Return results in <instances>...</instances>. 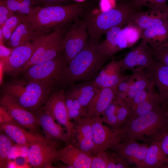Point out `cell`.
<instances>
[{
  "mask_svg": "<svg viewBox=\"0 0 168 168\" xmlns=\"http://www.w3.org/2000/svg\"><path fill=\"white\" fill-rule=\"evenodd\" d=\"M98 40L91 38L82 49L67 64L58 83L72 85L78 82L93 80L109 58L100 52Z\"/></svg>",
  "mask_w": 168,
  "mask_h": 168,
  "instance_id": "cell-1",
  "label": "cell"
},
{
  "mask_svg": "<svg viewBox=\"0 0 168 168\" xmlns=\"http://www.w3.org/2000/svg\"><path fill=\"white\" fill-rule=\"evenodd\" d=\"M142 9L136 7L133 0H120L109 10L87 14L84 21L91 38L98 40L111 28L116 26L124 28L133 22L134 15Z\"/></svg>",
  "mask_w": 168,
  "mask_h": 168,
  "instance_id": "cell-2",
  "label": "cell"
},
{
  "mask_svg": "<svg viewBox=\"0 0 168 168\" xmlns=\"http://www.w3.org/2000/svg\"><path fill=\"white\" fill-rule=\"evenodd\" d=\"M166 110L161 107L125 123L120 131L123 141L131 139L151 143L168 132Z\"/></svg>",
  "mask_w": 168,
  "mask_h": 168,
  "instance_id": "cell-3",
  "label": "cell"
},
{
  "mask_svg": "<svg viewBox=\"0 0 168 168\" xmlns=\"http://www.w3.org/2000/svg\"><path fill=\"white\" fill-rule=\"evenodd\" d=\"M88 4L83 2L44 6L32 16H27L26 20L40 35L44 34L58 26L77 19L84 13Z\"/></svg>",
  "mask_w": 168,
  "mask_h": 168,
  "instance_id": "cell-4",
  "label": "cell"
},
{
  "mask_svg": "<svg viewBox=\"0 0 168 168\" xmlns=\"http://www.w3.org/2000/svg\"><path fill=\"white\" fill-rule=\"evenodd\" d=\"M52 89L34 81L17 80L5 84L2 91L36 114L47 101Z\"/></svg>",
  "mask_w": 168,
  "mask_h": 168,
  "instance_id": "cell-5",
  "label": "cell"
},
{
  "mask_svg": "<svg viewBox=\"0 0 168 168\" xmlns=\"http://www.w3.org/2000/svg\"><path fill=\"white\" fill-rule=\"evenodd\" d=\"M67 24L58 26L51 33L40 35L34 40L36 44L35 49L18 73L25 72L32 65L51 60L61 55L64 50V37L68 29Z\"/></svg>",
  "mask_w": 168,
  "mask_h": 168,
  "instance_id": "cell-6",
  "label": "cell"
},
{
  "mask_svg": "<svg viewBox=\"0 0 168 168\" xmlns=\"http://www.w3.org/2000/svg\"><path fill=\"white\" fill-rule=\"evenodd\" d=\"M68 64L64 55L42 63L30 67L25 71L26 79L41 83L52 88L58 82L62 73Z\"/></svg>",
  "mask_w": 168,
  "mask_h": 168,
  "instance_id": "cell-7",
  "label": "cell"
},
{
  "mask_svg": "<svg viewBox=\"0 0 168 168\" xmlns=\"http://www.w3.org/2000/svg\"><path fill=\"white\" fill-rule=\"evenodd\" d=\"M58 140H48L35 143L28 148L27 160L35 168H54L57 161L59 143Z\"/></svg>",
  "mask_w": 168,
  "mask_h": 168,
  "instance_id": "cell-8",
  "label": "cell"
},
{
  "mask_svg": "<svg viewBox=\"0 0 168 168\" xmlns=\"http://www.w3.org/2000/svg\"><path fill=\"white\" fill-rule=\"evenodd\" d=\"M42 108L55 120L65 127L72 144L76 130L74 123L71 122L69 117L64 91H55L50 94Z\"/></svg>",
  "mask_w": 168,
  "mask_h": 168,
  "instance_id": "cell-9",
  "label": "cell"
},
{
  "mask_svg": "<svg viewBox=\"0 0 168 168\" xmlns=\"http://www.w3.org/2000/svg\"><path fill=\"white\" fill-rule=\"evenodd\" d=\"M0 105L4 107L21 126L33 132L40 133L38 118L33 113L23 107L9 96L3 94Z\"/></svg>",
  "mask_w": 168,
  "mask_h": 168,
  "instance_id": "cell-10",
  "label": "cell"
},
{
  "mask_svg": "<svg viewBox=\"0 0 168 168\" xmlns=\"http://www.w3.org/2000/svg\"><path fill=\"white\" fill-rule=\"evenodd\" d=\"M100 117L90 119L97 153L111 149L123 141L120 129H110L104 125Z\"/></svg>",
  "mask_w": 168,
  "mask_h": 168,
  "instance_id": "cell-11",
  "label": "cell"
},
{
  "mask_svg": "<svg viewBox=\"0 0 168 168\" xmlns=\"http://www.w3.org/2000/svg\"><path fill=\"white\" fill-rule=\"evenodd\" d=\"M67 30L65 37L64 56L68 64L82 49L87 40L88 31L84 21L75 20Z\"/></svg>",
  "mask_w": 168,
  "mask_h": 168,
  "instance_id": "cell-12",
  "label": "cell"
},
{
  "mask_svg": "<svg viewBox=\"0 0 168 168\" xmlns=\"http://www.w3.org/2000/svg\"><path fill=\"white\" fill-rule=\"evenodd\" d=\"M154 60L151 49L147 42L142 39L139 44L132 49L119 62L123 71L130 70L133 72L148 69Z\"/></svg>",
  "mask_w": 168,
  "mask_h": 168,
  "instance_id": "cell-13",
  "label": "cell"
},
{
  "mask_svg": "<svg viewBox=\"0 0 168 168\" xmlns=\"http://www.w3.org/2000/svg\"><path fill=\"white\" fill-rule=\"evenodd\" d=\"M36 45L34 41L13 49L10 55L1 60L4 72L16 74L21 68L29 60L35 51Z\"/></svg>",
  "mask_w": 168,
  "mask_h": 168,
  "instance_id": "cell-14",
  "label": "cell"
},
{
  "mask_svg": "<svg viewBox=\"0 0 168 168\" xmlns=\"http://www.w3.org/2000/svg\"><path fill=\"white\" fill-rule=\"evenodd\" d=\"M74 123L76 131L73 145L89 155H96L97 153L90 119L85 116Z\"/></svg>",
  "mask_w": 168,
  "mask_h": 168,
  "instance_id": "cell-15",
  "label": "cell"
},
{
  "mask_svg": "<svg viewBox=\"0 0 168 168\" xmlns=\"http://www.w3.org/2000/svg\"><path fill=\"white\" fill-rule=\"evenodd\" d=\"M0 129L20 146L29 148L35 143L46 140L40 133L33 132L16 124L1 125Z\"/></svg>",
  "mask_w": 168,
  "mask_h": 168,
  "instance_id": "cell-16",
  "label": "cell"
},
{
  "mask_svg": "<svg viewBox=\"0 0 168 168\" xmlns=\"http://www.w3.org/2000/svg\"><path fill=\"white\" fill-rule=\"evenodd\" d=\"M92 157L69 144L58 150L57 161H61L70 168H91Z\"/></svg>",
  "mask_w": 168,
  "mask_h": 168,
  "instance_id": "cell-17",
  "label": "cell"
},
{
  "mask_svg": "<svg viewBox=\"0 0 168 168\" xmlns=\"http://www.w3.org/2000/svg\"><path fill=\"white\" fill-rule=\"evenodd\" d=\"M119 61L113 59L102 67L93 83L99 88L118 87L127 77L124 76Z\"/></svg>",
  "mask_w": 168,
  "mask_h": 168,
  "instance_id": "cell-18",
  "label": "cell"
},
{
  "mask_svg": "<svg viewBox=\"0 0 168 168\" xmlns=\"http://www.w3.org/2000/svg\"><path fill=\"white\" fill-rule=\"evenodd\" d=\"M118 87L100 88L86 108V117L89 119L100 117L116 98Z\"/></svg>",
  "mask_w": 168,
  "mask_h": 168,
  "instance_id": "cell-19",
  "label": "cell"
},
{
  "mask_svg": "<svg viewBox=\"0 0 168 168\" xmlns=\"http://www.w3.org/2000/svg\"><path fill=\"white\" fill-rule=\"evenodd\" d=\"M158 91L161 107L168 108V67L155 59L147 69Z\"/></svg>",
  "mask_w": 168,
  "mask_h": 168,
  "instance_id": "cell-20",
  "label": "cell"
},
{
  "mask_svg": "<svg viewBox=\"0 0 168 168\" xmlns=\"http://www.w3.org/2000/svg\"><path fill=\"white\" fill-rule=\"evenodd\" d=\"M38 117L44 136L46 140H58L71 144V141L61 125L57 124L54 119L42 108L36 114Z\"/></svg>",
  "mask_w": 168,
  "mask_h": 168,
  "instance_id": "cell-21",
  "label": "cell"
},
{
  "mask_svg": "<svg viewBox=\"0 0 168 168\" xmlns=\"http://www.w3.org/2000/svg\"><path fill=\"white\" fill-rule=\"evenodd\" d=\"M132 72L127 78L129 87L126 101L130 105L132 99L138 93L155 86L147 69H141Z\"/></svg>",
  "mask_w": 168,
  "mask_h": 168,
  "instance_id": "cell-22",
  "label": "cell"
},
{
  "mask_svg": "<svg viewBox=\"0 0 168 168\" xmlns=\"http://www.w3.org/2000/svg\"><path fill=\"white\" fill-rule=\"evenodd\" d=\"M100 88L92 81L72 85L65 94L77 100L86 109L89 105Z\"/></svg>",
  "mask_w": 168,
  "mask_h": 168,
  "instance_id": "cell-23",
  "label": "cell"
},
{
  "mask_svg": "<svg viewBox=\"0 0 168 168\" xmlns=\"http://www.w3.org/2000/svg\"><path fill=\"white\" fill-rule=\"evenodd\" d=\"M40 35L27 20L21 23L15 29L8 40L12 49L32 42Z\"/></svg>",
  "mask_w": 168,
  "mask_h": 168,
  "instance_id": "cell-24",
  "label": "cell"
},
{
  "mask_svg": "<svg viewBox=\"0 0 168 168\" xmlns=\"http://www.w3.org/2000/svg\"><path fill=\"white\" fill-rule=\"evenodd\" d=\"M141 38L145 40L152 49L168 45V25L165 24L143 30Z\"/></svg>",
  "mask_w": 168,
  "mask_h": 168,
  "instance_id": "cell-25",
  "label": "cell"
},
{
  "mask_svg": "<svg viewBox=\"0 0 168 168\" xmlns=\"http://www.w3.org/2000/svg\"><path fill=\"white\" fill-rule=\"evenodd\" d=\"M168 156L163 151L159 141L150 143L140 168H163Z\"/></svg>",
  "mask_w": 168,
  "mask_h": 168,
  "instance_id": "cell-26",
  "label": "cell"
},
{
  "mask_svg": "<svg viewBox=\"0 0 168 168\" xmlns=\"http://www.w3.org/2000/svg\"><path fill=\"white\" fill-rule=\"evenodd\" d=\"M133 22L143 30L167 24L164 13L150 10L137 12Z\"/></svg>",
  "mask_w": 168,
  "mask_h": 168,
  "instance_id": "cell-27",
  "label": "cell"
},
{
  "mask_svg": "<svg viewBox=\"0 0 168 168\" xmlns=\"http://www.w3.org/2000/svg\"><path fill=\"white\" fill-rule=\"evenodd\" d=\"M122 27L116 26L109 29L105 33V40L99 44L100 50L104 56L109 58L120 50L119 45V36Z\"/></svg>",
  "mask_w": 168,
  "mask_h": 168,
  "instance_id": "cell-28",
  "label": "cell"
},
{
  "mask_svg": "<svg viewBox=\"0 0 168 168\" xmlns=\"http://www.w3.org/2000/svg\"><path fill=\"white\" fill-rule=\"evenodd\" d=\"M142 31L143 30L134 22L123 28L119 40L120 50L132 46L141 38Z\"/></svg>",
  "mask_w": 168,
  "mask_h": 168,
  "instance_id": "cell-29",
  "label": "cell"
},
{
  "mask_svg": "<svg viewBox=\"0 0 168 168\" xmlns=\"http://www.w3.org/2000/svg\"><path fill=\"white\" fill-rule=\"evenodd\" d=\"M142 143L133 139H126L111 149L113 152L126 161L130 165Z\"/></svg>",
  "mask_w": 168,
  "mask_h": 168,
  "instance_id": "cell-30",
  "label": "cell"
},
{
  "mask_svg": "<svg viewBox=\"0 0 168 168\" xmlns=\"http://www.w3.org/2000/svg\"><path fill=\"white\" fill-rule=\"evenodd\" d=\"M161 107V104L159 95L154 91L146 100L131 110L130 117L126 122Z\"/></svg>",
  "mask_w": 168,
  "mask_h": 168,
  "instance_id": "cell-31",
  "label": "cell"
},
{
  "mask_svg": "<svg viewBox=\"0 0 168 168\" xmlns=\"http://www.w3.org/2000/svg\"><path fill=\"white\" fill-rule=\"evenodd\" d=\"M27 16L23 14H15L9 18L1 28L3 35V42L8 40L16 27L22 22L26 21Z\"/></svg>",
  "mask_w": 168,
  "mask_h": 168,
  "instance_id": "cell-32",
  "label": "cell"
},
{
  "mask_svg": "<svg viewBox=\"0 0 168 168\" xmlns=\"http://www.w3.org/2000/svg\"><path fill=\"white\" fill-rule=\"evenodd\" d=\"M119 102V99L117 97L106 109L100 117L103 123L108 124L112 128L115 129H119L117 116Z\"/></svg>",
  "mask_w": 168,
  "mask_h": 168,
  "instance_id": "cell-33",
  "label": "cell"
},
{
  "mask_svg": "<svg viewBox=\"0 0 168 168\" xmlns=\"http://www.w3.org/2000/svg\"><path fill=\"white\" fill-rule=\"evenodd\" d=\"M15 143L7 135L0 131V168H7L9 165V152Z\"/></svg>",
  "mask_w": 168,
  "mask_h": 168,
  "instance_id": "cell-34",
  "label": "cell"
},
{
  "mask_svg": "<svg viewBox=\"0 0 168 168\" xmlns=\"http://www.w3.org/2000/svg\"><path fill=\"white\" fill-rule=\"evenodd\" d=\"M65 102L70 120L75 121L86 116V109L77 100L65 95Z\"/></svg>",
  "mask_w": 168,
  "mask_h": 168,
  "instance_id": "cell-35",
  "label": "cell"
},
{
  "mask_svg": "<svg viewBox=\"0 0 168 168\" xmlns=\"http://www.w3.org/2000/svg\"><path fill=\"white\" fill-rule=\"evenodd\" d=\"M167 0H133L135 6L139 8L143 6L148 7L149 10L164 13L168 9Z\"/></svg>",
  "mask_w": 168,
  "mask_h": 168,
  "instance_id": "cell-36",
  "label": "cell"
},
{
  "mask_svg": "<svg viewBox=\"0 0 168 168\" xmlns=\"http://www.w3.org/2000/svg\"><path fill=\"white\" fill-rule=\"evenodd\" d=\"M118 98L119 99V102L117 111V116L118 124L120 129L130 117L131 109L130 105L126 101Z\"/></svg>",
  "mask_w": 168,
  "mask_h": 168,
  "instance_id": "cell-37",
  "label": "cell"
},
{
  "mask_svg": "<svg viewBox=\"0 0 168 168\" xmlns=\"http://www.w3.org/2000/svg\"><path fill=\"white\" fill-rule=\"evenodd\" d=\"M109 160V151L108 150L98 152L92 156L91 168H107Z\"/></svg>",
  "mask_w": 168,
  "mask_h": 168,
  "instance_id": "cell-38",
  "label": "cell"
},
{
  "mask_svg": "<svg viewBox=\"0 0 168 168\" xmlns=\"http://www.w3.org/2000/svg\"><path fill=\"white\" fill-rule=\"evenodd\" d=\"M129 163L116 153L109 152V160L107 168H129Z\"/></svg>",
  "mask_w": 168,
  "mask_h": 168,
  "instance_id": "cell-39",
  "label": "cell"
},
{
  "mask_svg": "<svg viewBox=\"0 0 168 168\" xmlns=\"http://www.w3.org/2000/svg\"><path fill=\"white\" fill-rule=\"evenodd\" d=\"M154 86L141 91L133 98L130 103L131 110L133 109L146 100L154 91Z\"/></svg>",
  "mask_w": 168,
  "mask_h": 168,
  "instance_id": "cell-40",
  "label": "cell"
},
{
  "mask_svg": "<svg viewBox=\"0 0 168 168\" xmlns=\"http://www.w3.org/2000/svg\"><path fill=\"white\" fill-rule=\"evenodd\" d=\"M150 144L148 143H142L138 151L132 160V164L135 165L138 168H141Z\"/></svg>",
  "mask_w": 168,
  "mask_h": 168,
  "instance_id": "cell-41",
  "label": "cell"
},
{
  "mask_svg": "<svg viewBox=\"0 0 168 168\" xmlns=\"http://www.w3.org/2000/svg\"><path fill=\"white\" fill-rule=\"evenodd\" d=\"M152 51L155 60L168 67V45L157 49H152Z\"/></svg>",
  "mask_w": 168,
  "mask_h": 168,
  "instance_id": "cell-42",
  "label": "cell"
},
{
  "mask_svg": "<svg viewBox=\"0 0 168 168\" xmlns=\"http://www.w3.org/2000/svg\"><path fill=\"white\" fill-rule=\"evenodd\" d=\"M16 13L0 1V27H1L7 20Z\"/></svg>",
  "mask_w": 168,
  "mask_h": 168,
  "instance_id": "cell-43",
  "label": "cell"
},
{
  "mask_svg": "<svg viewBox=\"0 0 168 168\" xmlns=\"http://www.w3.org/2000/svg\"><path fill=\"white\" fill-rule=\"evenodd\" d=\"M7 124H14L19 125L14 120L7 110L3 107L0 105V125Z\"/></svg>",
  "mask_w": 168,
  "mask_h": 168,
  "instance_id": "cell-44",
  "label": "cell"
},
{
  "mask_svg": "<svg viewBox=\"0 0 168 168\" xmlns=\"http://www.w3.org/2000/svg\"><path fill=\"white\" fill-rule=\"evenodd\" d=\"M0 1L16 14H18L19 9L23 5L18 0H0Z\"/></svg>",
  "mask_w": 168,
  "mask_h": 168,
  "instance_id": "cell-45",
  "label": "cell"
},
{
  "mask_svg": "<svg viewBox=\"0 0 168 168\" xmlns=\"http://www.w3.org/2000/svg\"><path fill=\"white\" fill-rule=\"evenodd\" d=\"M115 0H100V7L101 12L107 10L116 5Z\"/></svg>",
  "mask_w": 168,
  "mask_h": 168,
  "instance_id": "cell-46",
  "label": "cell"
},
{
  "mask_svg": "<svg viewBox=\"0 0 168 168\" xmlns=\"http://www.w3.org/2000/svg\"><path fill=\"white\" fill-rule=\"evenodd\" d=\"M13 49L9 48L4 46L3 43L0 45V56L1 60H4L7 58L11 54Z\"/></svg>",
  "mask_w": 168,
  "mask_h": 168,
  "instance_id": "cell-47",
  "label": "cell"
},
{
  "mask_svg": "<svg viewBox=\"0 0 168 168\" xmlns=\"http://www.w3.org/2000/svg\"><path fill=\"white\" fill-rule=\"evenodd\" d=\"M159 142L163 151L168 156V132L162 136Z\"/></svg>",
  "mask_w": 168,
  "mask_h": 168,
  "instance_id": "cell-48",
  "label": "cell"
},
{
  "mask_svg": "<svg viewBox=\"0 0 168 168\" xmlns=\"http://www.w3.org/2000/svg\"><path fill=\"white\" fill-rule=\"evenodd\" d=\"M37 2H39L43 3L44 6L51 5L55 4H59L58 3L63 2L66 0H36Z\"/></svg>",
  "mask_w": 168,
  "mask_h": 168,
  "instance_id": "cell-49",
  "label": "cell"
},
{
  "mask_svg": "<svg viewBox=\"0 0 168 168\" xmlns=\"http://www.w3.org/2000/svg\"><path fill=\"white\" fill-rule=\"evenodd\" d=\"M20 3L23 5L29 7H35L37 2L36 0H18Z\"/></svg>",
  "mask_w": 168,
  "mask_h": 168,
  "instance_id": "cell-50",
  "label": "cell"
},
{
  "mask_svg": "<svg viewBox=\"0 0 168 168\" xmlns=\"http://www.w3.org/2000/svg\"><path fill=\"white\" fill-rule=\"evenodd\" d=\"M164 16L166 19L167 20H168V9L164 13Z\"/></svg>",
  "mask_w": 168,
  "mask_h": 168,
  "instance_id": "cell-51",
  "label": "cell"
},
{
  "mask_svg": "<svg viewBox=\"0 0 168 168\" xmlns=\"http://www.w3.org/2000/svg\"><path fill=\"white\" fill-rule=\"evenodd\" d=\"M163 168H168V156L167 157L166 161V163L165 164V165L163 166Z\"/></svg>",
  "mask_w": 168,
  "mask_h": 168,
  "instance_id": "cell-52",
  "label": "cell"
},
{
  "mask_svg": "<svg viewBox=\"0 0 168 168\" xmlns=\"http://www.w3.org/2000/svg\"><path fill=\"white\" fill-rule=\"evenodd\" d=\"M166 114L168 120V108L166 110Z\"/></svg>",
  "mask_w": 168,
  "mask_h": 168,
  "instance_id": "cell-53",
  "label": "cell"
},
{
  "mask_svg": "<svg viewBox=\"0 0 168 168\" xmlns=\"http://www.w3.org/2000/svg\"><path fill=\"white\" fill-rule=\"evenodd\" d=\"M74 0L77 2H83L85 0Z\"/></svg>",
  "mask_w": 168,
  "mask_h": 168,
  "instance_id": "cell-54",
  "label": "cell"
},
{
  "mask_svg": "<svg viewBox=\"0 0 168 168\" xmlns=\"http://www.w3.org/2000/svg\"><path fill=\"white\" fill-rule=\"evenodd\" d=\"M167 24L168 25V20H167Z\"/></svg>",
  "mask_w": 168,
  "mask_h": 168,
  "instance_id": "cell-55",
  "label": "cell"
},
{
  "mask_svg": "<svg viewBox=\"0 0 168 168\" xmlns=\"http://www.w3.org/2000/svg\"></svg>",
  "mask_w": 168,
  "mask_h": 168,
  "instance_id": "cell-56",
  "label": "cell"
}]
</instances>
